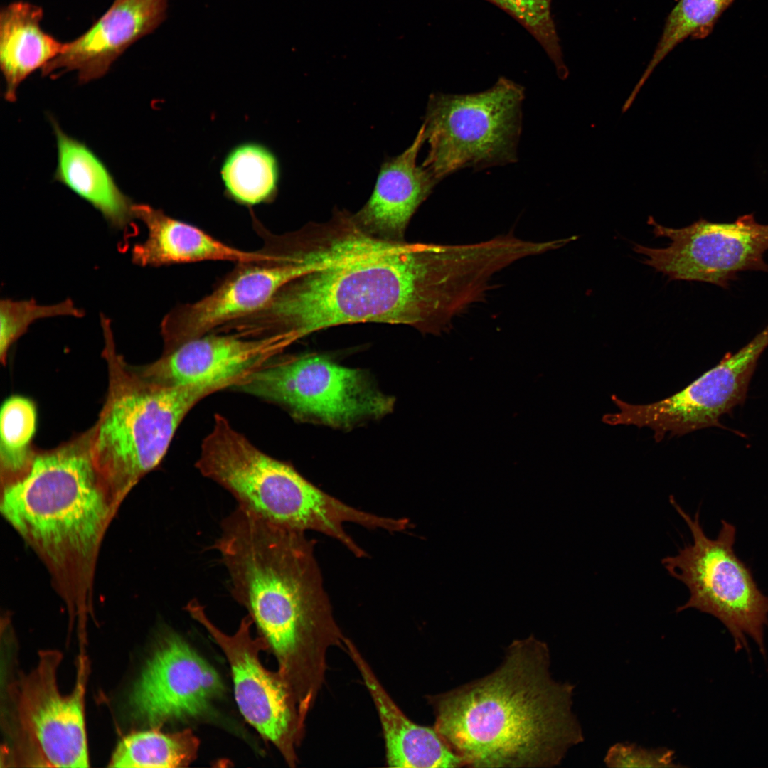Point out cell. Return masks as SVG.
<instances>
[{
	"label": "cell",
	"instance_id": "obj_1",
	"mask_svg": "<svg viewBox=\"0 0 768 768\" xmlns=\"http://www.w3.org/2000/svg\"><path fill=\"white\" fill-rule=\"evenodd\" d=\"M485 279L484 260L474 244L405 242L292 279L250 321L261 333L294 341L361 322L439 333L481 299Z\"/></svg>",
	"mask_w": 768,
	"mask_h": 768
},
{
	"label": "cell",
	"instance_id": "obj_2",
	"mask_svg": "<svg viewBox=\"0 0 768 768\" xmlns=\"http://www.w3.org/2000/svg\"><path fill=\"white\" fill-rule=\"evenodd\" d=\"M548 644L514 640L490 674L427 696L434 729L464 766L551 767L584 740L575 686L554 680Z\"/></svg>",
	"mask_w": 768,
	"mask_h": 768
},
{
	"label": "cell",
	"instance_id": "obj_3",
	"mask_svg": "<svg viewBox=\"0 0 768 768\" xmlns=\"http://www.w3.org/2000/svg\"><path fill=\"white\" fill-rule=\"evenodd\" d=\"M91 433L36 449L28 468L4 482L2 513L56 566L89 557L108 517L110 490L93 461Z\"/></svg>",
	"mask_w": 768,
	"mask_h": 768
},
{
	"label": "cell",
	"instance_id": "obj_4",
	"mask_svg": "<svg viewBox=\"0 0 768 768\" xmlns=\"http://www.w3.org/2000/svg\"><path fill=\"white\" fill-rule=\"evenodd\" d=\"M100 321L108 388L91 427V450L110 491L121 494L160 464L186 414L214 391L165 384L131 366L117 353L110 320Z\"/></svg>",
	"mask_w": 768,
	"mask_h": 768
},
{
	"label": "cell",
	"instance_id": "obj_5",
	"mask_svg": "<svg viewBox=\"0 0 768 768\" xmlns=\"http://www.w3.org/2000/svg\"><path fill=\"white\" fill-rule=\"evenodd\" d=\"M196 467L227 490L238 506L289 529L314 530L343 545L352 538L345 523L361 524L363 511L322 491L291 465L262 452L216 414Z\"/></svg>",
	"mask_w": 768,
	"mask_h": 768
},
{
	"label": "cell",
	"instance_id": "obj_6",
	"mask_svg": "<svg viewBox=\"0 0 768 768\" xmlns=\"http://www.w3.org/2000/svg\"><path fill=\"white\" fill-rule=\"evenodd\" d=\"M524 97V88L504 77L480 92L432 94L422 124L429 145L422 166L439 181L464 168L516 162Z\"/></svg>",
	"mask_w": 768,
	"mask_h": 768
},
{
	"label": "cell",
	"instance_id": "obj_7",
	"mask_svg": "<svg viewBox=\"0 0 768 768\" xmlns=\"http://www.w3.org/2000/svg\"><path fill=\"white\" fill-rule=\"evenodd\" d=\"M670 502L690 528L693 542L666 556L661 563L690 592L677 612L695 609L715 617L731 634L736 651L750 652L747 636L765 656L764 629L768 626V596L758 587L750 569L734 549L736 528L721 520L718 535L709 538L700 522L699 511L688 514L670 496Z\"/></svg>",
	"mask_w": 768,
	"mask_h": 768
},
{
	"label": "cell",
	"instance_id": "obj_8",
	"mask_svg": "<svg viewBox=\"0 0 768 768\" xmlns=\"http://www.w3.org/2000/svg\"><path fill=\"white\" fill-rule=\"evenodd\" d=\"M231 389L336 425L385 415L393 405L361 371L313 355L273 359Z\"/></svg>",
	"mask_w": 768,
	"mask_h": 768
},
{
	"label": "cell",
	"instance_id": "obj_9",
	"mask_svg": "<svg viewBox=\"0 0 768 768\" xmlns=\"http://www.w3.org/2000/svg\"><path fill=\"white\" fill-rule=\"evenodd\" d=\"M648 224L655 237L667 238L671 242L662 248L634 244L633 249L644 256V264L671 280L703 282L727 288L740 272H768L764 259L768 250V225L757 223L753 213L732 223L701 218L680 228L662 225L649 216Z\"/></svg>",
	"mask_w": 768,
	"mask_h": 768
},
{
	"label": "cell",
	"instance_id": "obj_10",
	"mask_svg": "<svg viewBox=\"0 0 768 768\" xmlns=\"http://www.w3.org/2000/svg\"><path fill=\"white\" fill-rule=\"evenodd\" d=\"M223 652L230 668L234 695L240 712L264 740L271 742L290 767L298 762L297 748L304 730L296 700L278 671L267 668L260 654L267 650L265 640L253 637V621L244 617L237 631L228 634L207 616L196 599L184 607Z\"/></svg>",
	"mask_w": 768,
	"mask_h": 768
},
{
	"label": "cell",
	"instance_id": "obj_11",
	"mask_svg": "<svg viewBox=\"0 0 768 768\" xmlns=\"http://www.w3.org/2000/svg\"><path fill=\"white\" fill-rule=\"evenodd\" d=\"M768 347V325L734 354L727 353L715 367L682 390L659 401L628 403L616 395L611 400L619 411L603 415L609 425L647 427L661 442L666 434L682 436L700 429L722 426L720 417L744 402L759 356Z\"/></svg>",
	"mask_w": 768,
	"mask_h": 768
},
{
	"label": "cell",
	"instance_id": "obj_12",
	"mask_svg": "<svg viewBox=\"0 0 768 768\" xmlns=\"http://www.w3.org/2000/svg\"><path fill=\"white\" fill-rule=\"evenodd\" d=\"M224 691L217 671L177 634L147 661L130 697L132 716L154 728L204 716Z\"/></svg>",
	"mask_w": 768,
	"mask_h": 768
},
{
	"label": "cell",
	"instance_id": "obj_13",
	"mask_svg": "<svg viewBox=\"0 0 768 768\" xmlns=\"http://www.w3.org/2000/svg\"><path fill=\"white\" fill-rule=\"evenodd\" d=\"M61 658L58 651L40 653L38 666L20 683L18 716L24 733L48 766L87 767L85 671L81 663L75 688L70 694H61L57 681Z\"/></svg>",
	"mask_w": 768,
	"mask_h": 768
},
{
	"label": "cell",
	"instance_id": "obj_14",
	"mask_svg": "<svg viewBox=\"0 0 768 768\" xmlns=\"http://www.w3.org/2000/svg\"><path fill=\"white\" fill-rule=\"evenodd\" d=\"M270 248L272 258L238 264L209 294L167 313L160 326L164 351L259 311L286 283L309 272L305 265Z\"/></svg>",
	"mask_w": 768,
	"mask_h": 768
},
{
	"label": "cell",
	"instance_id": "obj_15",
	"mask_svg": "<svg viewBox=\"0 0 768 768\" xmlns=\"http://www.w3.org/2000/svg\"><path fill=\"white\" fill-rule=\"evenodd\" d=\"M292 343L282 334L252 336L211 332L163 353L142 368L165 384L199 386L217 392L232 388Z\"/></svg>",
	"mask_w": 768,
	"mask_h": 768
},
{
	"label": "cell",
	"instance_id": "obj_16",
	"mask_svg": "<svg viewBox=\"0 0 768 768\" xmlns=\"http://www.w3.org/2000/svg\"><path fill=\"white\" fill-rule=\"evenodd\" d=\"M167 0H124L108 11L84 34L65 43L60 53L42 68L43 75L58 77L75 71L81 83L103 76L132 43L164 20Z\"/></svg>",
	"mask_w": 768,
	"mask_h": 768
},
{
	"label": "cell",
	"instance_id": "obj_17",
	"mask_svg": "<svg viewBox=\"0 0 768 768\" xmlns=\"http://www.w3.org/2000/svg\"><path fill=\"white\" fill-rule=\"evenodd\" d=\"M425 142L422 125L412 144L401 154L381 165L373 192L352 218L368 237L388 244L405 242L407 226L421 203L439 181L417 164Z\"/></svg>",
	"mask_w": 768,
	"mask_h": 768
},
{
	"label": "cell",
	"instance_id": "obj_18",
	"mask_svg": "<svg viewBox=\"0 0 768 768\" xmlns=\"http://www.w3.org/2000/svg\"><path fill=\"white\" fill-rule=\"evenodd\" d=\"M133 213L147 230L146 239L136 243L131 252L132 262L141 267L205 261L250 263L273 256L268 248L248 251L230 246L201 228L146 204L134 203Z\"/></svg>",
	"mask_w": 768,
	"mask_h": 768
},
{
	"label": "cell",
	"instance_id": "obj_19",
	"mask_svg": "<svg viewBox=\"0 0 768 768\" xmlns=\"http://www.w3.org/2000/svg\"><path fill=\"white\" fill-rule=\"evenodd\" d=\"M344 649L358 668L377 710L382 726L389 767L444 768L463 767L434 727L418 725L397 706L380 684L353 642L344 639Z\"/></svg>",
	"mask_w": 768,
	"mask_h": 768
},
{
	"label": "cell",
	"instance_id": "obj_20",
	"mask_svg": "<svg viewBox=\"0 0 768 768\" xmlns=\"http://www.w3.org/2000/svg\"><path fill=\"white\" fill-rule=\"evenodd\" d=\"M50 120L57 143L54 179L90 203L112 227L125 230L135 218L134 203L86 144L68 135L53 117Z\"/></svg>",
	"mask_w": 768,
	"mask_h": 768
},
{
	"label": "cell",
	"instance_id": "obj_21",
	"mask_svg": "<svg viewBox=\"0 0 768 768\" xmlns=\"http://www.w3.org/2000/svg\"><path fill=\"white\" fill-rule=\"evenodd\" d=\"M42 18L41 7L24 1L11 3L1 11L0 66L9 102L16 101L17 90L28 75L65 48V43L42 30Z\"/></svg>",
	"mask_w": 768,
	"mask_h": 768
},
{
	"label": "cell",
	"instance_id": "obj_22",
	"mask_svg": "<svg viewBox=\"0 0 768 768\" xmlns=\"http://www.w3.org/2000/svg\"><path fill=\"white\" fill-rule=\"evenodd\" d=\"M200 741L191 730L137 732L119 742L110 767H186L198 756Z\"/></svg>",
	"mask_w": 768,
	"mask_h": 768
},
{
	"label": "cell",
	"instance_id": "obj_23",
	"mask_svg": "<svg viewBox=\"0 0 768 768\" xmlns=\"http://www.w3.org/2000/svg\"><path fill=\"white\" fill-rule=\"evenodd\" d=\"M221 176L228 194L242 205L253 206L272 199L277 189L279 166L265 146L247 143L226 157Z\"/></svg>",
	"mask_w": 768,
	"mask_h": 768
},
{
	"label": "cell",
	"instance_id": "obj_24",
	"mask_svg": "<svg viewBox=\"0 0 768 768\" xmlns=\"http://www.w3.org/2000/svg\"><path fill=\"white\" fill-rule=\"evenodd\" d=\"M734 0H679L668 15L654 54L624 102L629 108L656 66L675 47L690 37L706 38Z\"/></svg>",
	"mask_w": 768,
	"mask_h": 768
},
{
	"label": "cell",
	"instance_id": "obj_25",
	"mask_svg": "<svg viewBox=\"0 0 768 768\" xmlns=\"http://www.w3.org/2000/svg\"><path fill=\"white\" fill-rule=\"evenodd\" d=\"M36 427L33 402L14 395L1 409L0 464L4 482L22 474L31 465L36 449L31 444Z\"/></svg>",
	"mask_w": 768,
	"mask_h": 768
},
{
	"label": "cell",
	"instance_id": "obj_26",
	"mask_svg": "<svg viewBox=\"0 0 768 768\" xmlns=\"http://www.w3.org/2000/svg\"><path fill=\"white\" fill-rule=\"evenodd\" d=\"M508 14L540 44L560 78H567L560 38L551 13L553 0H485Z\"/></svg>",
	"mask_w": 768,
	"mask_h": 768
},
{
	"label": "cell",
	"instance_id": "obj_27",
	"mask_svg": "<svg viewBox=\"0 0 768 768\" xmlns=\"http://www.w3.org/2000/svg\"><path fill=\"white\" fill-rule=\"evenodd\" d=\"M85 312L68 299L50 305L39 304L34 299H2L0 303V356L6 363L8 351L34 321L49 317L71 316L81 317Z\"/></svg>",
	"mask_w": 768,
	"mask_h": 768
},
{
	"label": "cell",
	"instance_id": "obj_28",
	"mask_svg": "<svg viewBox=\"0 0 768 768\" xmlns=\"http://www.w3.org/2000/svg\"><path fill=\"white\" fill-rule=\"evenodd\" d=\"M607 767L665 768L682 767L675 762V752L667 747L646 748L633 743L612 745L604 758Z\"/></svg>",
	"mask_w": 768,
	"mask_h": 768
},
{
	"label": "cell",
	"instance_id": "obj_29",
	"mask_svg": "<svg viewBox=\"0 0 768 768\" xmlns=\"http://www.w3.org/2000/svg\"><path fill=\"white\" fill-rule=\"evenodd\" d=\"M122 1H124V0H114L113 4H117V3H119V2Z\"/></svg>",
	"mask_w": 768,
	"mask_h": 768
}]
</instances>
